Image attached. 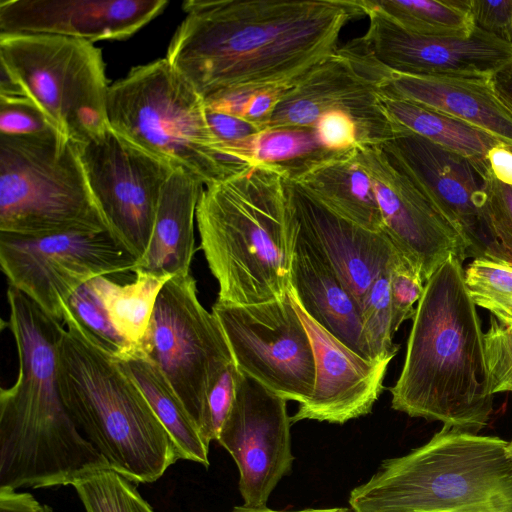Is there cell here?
Masks as SVG:
<instances>
[{"label": "cell", "instance_id": "obj_27", "mask_svg": "<svg viewBox=\"0 0 512 512\" xmlns=\"http://www.w3.org/2000/svg\"><path fill=\"white\" fill-rule=\"evenodd\" d=\"M114 360L119 368L138 385L175 442L181 459L208 467L209 445L202 438L197 426L160 369L136 352L122 358H114Z\"/></svg>", "mask_w": 512, "mask_h": 512}, {"label": "cell", "instance_id": "obj_21", "mask_svg": "<svg viewBox=\"0 0 512 512\" xmlns=\"http://www.w3.org/2000/svg\"><path fill=\"white\" fill-rule=\"evenodd\" d=\"M299 234L328 262L361 302L400 252L384 231H373L336 214L288 175Z\"/></svg>", "mask_w": 512, "mask_h": 512}, {"label": "cell", "instance_id": "obj_24", "mask_svg": "<svg viewBox=\"0 0 512 512\" xmlns=\"http://www.w3.org/2000/svg\"><path fill=\"white\" fill-rule=\"evenodd\" d=\"M204 188L182 169L171 174L160 196L148 251L136 270L170 277L190 273L195 251L194 221Z\"/></svg>", "mask_w": 512, "mask_h": 512}, {"label": "cell", "instance_id": "obj_42", "mask_svg": "<svg viewBox=\"0 0 512 512\" xmlns=\"http://www.w3.org/2000/svg\"><path fill=\"white\" fill-rule=\"evenodd\" d=\"M287 90H259L252 92L245 103L241 118L256 124L262 131Z\"/></svg>", "mask_w": 512, "mask_h": 512}, {"label": "cell", "instance_id": "obj_48", "mask_svg": "<svg viewBox=\"0 0 512 512\" xmlns=\"http://www.w3.org/2000/svg\"><path fill=\"white\" fill-rule=\"evenodd\" d=\"M510 512H512V511H510Z\"/></svg>", "mask_w": 512, "mask_h": 512}, {"label": "cell", "instance_id": "obj_33", "mask_svg": "<svg viewBox=\"0 0 512 512\" xmlns=\"http://www.w3.org/2000/svg\"><path fill=\"white\" fill-rule=\"evenodd\" d=\"M468 293L476 306L489 310L500 322L512 323V266L475 258L464 270Z\"/></svg>", "mask_w": 512, "mask_h": 512}, {"label": "cell", "instance_id": "obj_36", "mask_svg": "<svg viewBox=\"0 0 512 512\" xmlns=\"http://www.w3.org/2000/svg\"><path fill=\"white\" fill-rule=\"evenodd\" d=\"M393 333L416 312L414 304L421 299L425 281L420 272L399 252L389 269Z\"/></svg>", "mask_w": 512, "mask_h": 512}, {"label": "cell", "instance_id": "obj_2", "mask_svg": "<svg viewBox=\"0 0 512 512\" xmlns=\"http://www.w3.org/2000/svg\"><path fill=\"white\" fill-rule=\"evenodd\" d=\"M7 326L18 353V376L0 391V488L72 485L110 468L80 433L59 387L61 321L8 287Z\"/></svg>", "mask_w": 512, "mask_h": 512}, {"label": "cell", "instance_id": "obj_11", "mask_svg": "<svg viewBox=\"0 0 512 512\" xmlns=\"http://www.w3.org/2000/svg\"><path fill=\"white\" fill-rule=\"evenodd\" d=\"M0 265L10 286L63 323L66 304L81 285L99 276L134 273L138 259L110 231L0 232Z\"/></svg>", "mask_w": 512, "mask_h": 512}, {"label": "cell", "instance_id": "obj_18", "mask_svg": "<svg viewBox=\"0 0 512 512\" xmlns=\"http://www.w3.org/2000/svg\"><path fill=\"white\" fill-rule=\"evenodd\" d=\"M369 25L359 39L367 53L392 73L419 76H492L512 63V43L478 28L466 37L409 32L361 0Z\"/></svg>", "mask_w": 512, "mask_h": 512}, {"label": "cell", "instance_id": "obj_26", "mask_svg": "<svg viewBox=\"0 0 512 512\" xmlns=\"http://www.w3.org/2000/svg\"><path fill=\"white\" fill-rule=\"evenodd\" d=\"M380 106L396 129L410 132L475 161H487L488 152L503 144L490 134L450 115L418 103L379 93Z\"/></svg>", "mask_w": 512, "mask_h": 512}, {"label": "cell", "instance_id": "obj_5", "mask_svg": "<svg viewBox=\"0 0 512 512\" xmlns=\"http://www.w3.org/2000/svg\"><path fill=\"white\" fill-rule=\"evenodd\" d=\"M348 501L352 512H510V441L443 427L382 461Z\"/></svg>", "mask_w": 512, "mask_h": 512}, {"label": "cell", "instance_id": "obj_3", "mask_svg": "<svg viewBox=\"0 0 512 512\" xmlns=\"http://www.w3.org/2000/svg\"><path fill=\"white\" fill-rule=\"evenodd\" d=\"M412 319L404 365L390 388L392 408L477 434L488 424L494 395L463 262L451 256L432 274Z\"/></svg>", "mask_w": 512, "mask_h": 512}, {"label": "cell", "instance_id": "obj_9", "mask_svg": "<svg viewBox=\"0 0 512 512\" xmlns=\"http://www.w3.org/2000/svg\"><path fill=\"white\" fill-rule=\"evenodd\" d=\"M0 65L74 144L108 126L109 86L102 51L93 43L56 35L0 34Z\"/></svg>", "mask_w": 512, "mask_h": 512}, {"label": "cell", "instance_id": "obj_47", "mask_svg": "<svg viewBox=\"0 0 512 512\" xmlns=\"http://www.w3.org/2000/svg\"><path fill=\"white\" fill-rule=\"evenodd\" d=\"M510 450H511V453H512V440L510 441Z\"/></svg>", "mask_w": 512, "mask_h": 512}, {"label": "cell", "instance_id": "obj_37", "mask_svg": "<svg viewBox=\"0 0 512 512\" xmlns=\"http://www.w3.org/2000/svg\"><path fill=\"white\" fill-rule=\"evenodd\" d=\"M486 212L504 262L512 266V186L488 179Z\"/></svg>", "mask_w": 512, "mask_h": 512}, {"label": "cell", "instance_id": "obj_23", "mask_svg": "<svg viewBox=\"0 0 512 512\" xmlns=\"http://www.w3.org/2000/svg\"><path fill=\"white\" fill-rule=\"evenodd\" d=\"M290 285L311 318L363 358L376 360L365 339L359 302L298 229Z\"/></svg>", "mask_w": 512, "mask_h": 512}, {"label": "cell", "instance_id": "obj_39", "mask_svg": "<svg viewBox=\"0 0 512 512\" xmlns=\"http://www.w3.org/2000/svg\"><path fill=\"white\" fill-rule=\"evenodd\" d=\"M241 371L235 362L221 374L209 392L206 408V422L202 437L206 444L216 441L219 431L232 407Z\"/></svg>", "mask_w": 512, "mask_h": 512}, {"label": "cell", "instance_id": "obj_20", "mask_svg": "<svg viewBox=\"0 0 512 512\" xmlns=\"http://www.w3.org/2000/svg\"><path fill=\"white\" fill-rule=\"evenodd\" d=\"M167 0H1L0 34L123 40L163 12Z\"/></svg>", "mask_w": 512, "mask_h": 512}, {"label": "cell", "instance_id": "obj_4", "mask_svg": "<svg viewBox=\"0 0 512 512\" xmlns=\"http://www.w3.org/2000/svg\"><path fill=\"white\" fill-rule=\"evenodd\" d=\"M288 175L257 163L205 186L196 222L217 301L251 305L289 292L297 221Z\"/></svg>", "mask_w": 512, "mask_h": 512}, {"label": "cell", "instance_id": "obj_15", "mask_svg": "<svg viewBox=\"0 0 512 512\" xmlns=\"http://www.w3.org/2000/svg\"><path fill=\"white\" fill-rule=\"evenodd\" d=\"M462 237L468 258L504 262L487 212V161L479 162L406 132L380 144Z\"/></svg>", "mask_w": 512, "mask_h": 512}, {"label": "cell", "instance_id": "obj_7", "mask_svg": "<svg viewBox=\"0 0 512 512\" xmlns=\"http://www.w3.org/2000/svg\"><path fill=\"white\" fill-rule=\"evenodd\" d=\"M106 112L115 132L204 186L248 167L224 153L203 98L166 58L133 67L110 85Z\"/></svg>", "mask_w": 512, "mask_h": 512}, {"label": "cell", "instance_id": "obj_1", "mask_svg": "<svg viewBox=\"0 0 512 512\" xmlns=\"http://www.w3.org/2000/svg\"><path fill=\"white\" fill-rule=\"evenodd\" d=\"M166 59L204 101L288 90L338 49L361 0H188Z\"/></svg>", "mask_w": 512, "mask_h": 512}, {"label": "cell", "instance_id": "obj_44", "mask_svg": "<svg viewBox=\"0 0 512 512\" xmlns=\"http://www.w3.org/2000/svg\"><path fill=\"white\" fill-rule=\"evenodd\" d=\"M493 177L508 186H512V148L505 144L493 147L486 157Z\"/></svg>", "mask_w": 512, "mask_h": 512}, {"label": "cell", "instance_id": "obj_29", "mask_svg": "<svg viewBox=\"0 0 512 512\" xmlns=\"http://www.w3.org/2000/svg\"><path fill=\"white\" fill-rule=\"evenodd\" d=\"M403 29L425 36L466 37L474 30L470 0H365Z\"/></svg>", "mask_w": 512, "mask_h": 512}, {"label": "cell", "instance_id": "obj_34", "mask_svg": "<svg viewBox=\"0 0 512 512\" xmlns=\"http://www.w3.org/2000/svg\"><path fill=\"white\" fill-rule=\"evenodd\" d=\"M389 271L379 275L361 302L365 339L376 360L391 361L398 351L393 343Z\"/></svg>", "mask_w": 512, "mask_h": 512}, {"label": "cell", "instance_id": "obj_38", "mask_svg": "<svg viewBox=\"0 0 512 512\" xmlns=\"http://www.w3.org/2000/svg\"><path fill=\"white\" fill-rule=\"evenodd\" d=\"M52 130L55 129L27 97H0L1 135L26 136Z\"/></svg>", "mask_w": 512, "mask_h": 512}, {"label": "cell", "instance_id": "obj_14", "mask_svg": "<svg viewBox=\"0 0 512 512\" xmlns=\"http://www.w3.org/2000/svg\"><path fill=\"white\" fill-rule=\"evenodd\" d=\"M387 72L355 38L285 91L265 130L315 128L325 112L340 110L355 121L359 144H382L396 135L379 102V84Z\"/></svg>", "mask_w": 512, "mask_h": 512}, {"label": "cell", "instance_id": "obj_43", "mask_svg": "<svg viewBox=\"0 0 512 512\" xmlns=\"http://www.w3.org/2000/svg\"><path fill=\"white\" fill-rule=\"evenodd\" d=\"M0 512H52V509L48 505L40 504L28 492H17L15 489L2 487Z\"/></svg>", "mask_w": 512, "mask_h": 512}, {"label": "cell", "instance_id": "obj_16", "mask_svg": "<svg viewBox=\"0 0 512 512\" xmlns=\"http://www.w3.org/2000/svg\"><path fill=\"white\" fill-rule=\"evenodd\" d=\"M291 425L287 401L241 372L216 441L236 463L243 506L266 507L280 480L290 473Z\"/></svg>", "mask_w": 512, "mask_h": 512}, {"label": "cell", "instance_id": "obj_45", "mask_svg": "<svg viewBox=\"0 0 512 512\" xmlns=\"http://www.w3.org/2000/svg\"><path fill=\"white\" fill-rule=\"evenodd\" d=\"M496 90L512 104V63L492 75Z\"/></svg>", "mask_w": 512, "mask_h": 512}, {"label": "cell", "instance_id": "obj_32", "mask_svg": "<svg viewBox=\"0 0 512 512\" xmlns=\"http://www.w3.org/2000/svg\"><path fill=\"white\" fill-rule=\"evenodd\" d=\"M66 323L75 325L114 358H122L134 351L112 326L90 280L69 298L63 313V324Z\"/></svg>", "mask_w": 512, "mask_h": 512}, {"label": "cell", "instance_id": "obj_13", "mask_svg": "<svg viewBox=\"0 0 512 512\" xmlns=\"http://www.w3.org/2000/svg\"><path fill=\"white\" fill-rule=\"evenodd\" d=\"M75 145L109 231L139 263L151 242L163 187L176 169L110 126Z\"/></svg>", "mask_w": 512, "mask_h": 512}, {"label": "cell", "instance_id": "obj_35", "mask_svg": "<svg viewBox=\"0 0 512 512\" xmlns=\"http://www.w3.org/2000/svg\"><path fill=\"white\" fill-rule=\"evenodd\" d=\"M483 345L490 393L512 392V323L491 316Z\"/></svg>", "mask_w": 512, "mask_h": 512}, {"label": "cell", "instance_id": "obj_28", "mask_svg": "<svg viewBox=\"0 0 512 512\" xmlns=\"http://www.w3.org/2000/svg\"><path fill=\"white\" fill-rule=\"evenodd\" d=\"M131 283L118 284L107 276L90 280L117 333L134 349L146 336L158 295L170 276L144 270Z\"/></svg>", "mask_w": 512, "mask_h": 512}, {"label": "cell", "instance_id": "obj_40", "mask_svg": "<svg viewBox=\"0 0 512 512\" xmlns=\"http://www.w3.org/2000/svg\"><path fill=\"white\" fill-rule=\"evenodd\" d=\"M315 130L322 145L331 151H346L359 144L355 121L340 110L327 111L321 115Z\"/></svg>", "mask_w": 512, "mask_h": 512}, {"label": "cell", "instance_id": "obj_19", "mask_svg": "<svg viewBox=\"0 0 512 512\" xmlns=\"http://www.w3.org/2000/svg\"><path fill=\"white\" fill-rule=\"evenodd\" d=\"M290 296L310 337L315 358L313 392L299 404L291 417L292 424L302 420L344 424L369 414L383 391L390 362L363 358L311 318L291 293Z\"/></svg>", "mask_w": 512, "mask_h": 512}, {"label": "cell", "instance_id": "obj_17", "mask_svg": "<svg viewBox=\"0 0 512 512\" xmlns=\"http://www.w3.org/2000/svg\"><path fill=\"white\" fill-rule=\"evenodd\" d=\"M355 157L369 176L383 220V231L426 281L451 256L464 262L460 234L381 145L358 144Z\"/></svg>", "mask_w": 512, "mask_h": 512}, {"label": "cell", "instance_id": "obj_10", "mask_svg": "<svg viewBox=\"0 0 512 512\" xmlns=\"http://www.w3.org/2000/svg\"><path fill=\"white\" fill-rule=\"evenodd\" d=\"M133 352L160 369L202 436L209 392L234 360L218 319L198 298L191 273L164 284L148 332Z\"/></svg>", "mask_w": 512, "mask_h": 512}, {"label": "cell", "instance_id": "obj_25", "mask_svg": "<svg viewBox=\"0 0 512 512\" xmlns=\"http://www.w3.org/2000/svg\"><path fill=\"white\" fill-rule=\"evenodd\" d=\"M354 148L332 152L289 177L341 217L366 229L383 231L372 182L357 162Z\"/></svg>", "mask_w": 512, "mask_h": 512}, {"label": "cell", "instance_id": "obj_12", "mask_svg": "<svg viewBox=\"0 0 512 512\" xmlns=\"http://www.w3.org/2000/svg\"><path fill=\"white\" fill-rule=\"evenodd\" d=\"M212 312L243 374L286 401L300 404L311 396L314 352L289 292L251 305L216 301Z\"/></svg>", "mask_w": 512, "mask_h": 512}, {"label": "cell", "instance_id": "obj_30", "mask_svg": "<svg viewBox=\"0 0 512 512\" xmlns=\"http://www.w3.org/2000/svg\"><path fill=\"white\" fill-rule=\"evenodd\" d=\"M332 152L320 142L315 128H272L256 134L249 147L251 164L284 168L289 176Z\"/></svg>", "mask_w": 512, "mask_h": 512}, {"label": "cell", "instance_id": "obj_8", "mask_svg": "<svg viewBox=\"0 0 512 512\" xmlns=\"http://www.w3.org/2000/svg\"><path fill=\"white\" fill-rule=\"evenodd\" d=\"M109 231L76 145L56 130L0 134V232Z\"/></svg>", "mask_w": 512, "mask_h": 512}, {"label": "cell", "instance_id": "obj_6", "mask_svg": "<svg viewBox=\"0 0 512 512\" xmlns=\"http://www.w3.org/2000/svg\"><path fill=\"white\" fill-rule=\"evenodd\" d=\"M58 381L80 433L109 467L134 483H151L181 459L172 437L113 356L66 323Z\"/></svg>", "mask_w": 512, "mask_h": 512}, {"label": "cell", "instance_id": "obj_31", "mask_svg": "<svg viewBox=\"0 0 512 512\" xmlns=\"http://www.w3.org/2000/svg\"><path fill=\"white\" fill-rule=\"evenodd\" d=\"M73 487L86 512H154L134 482L111 468L94 471Z\"/></svg>", "mask_w": 512, "mask_h": 512}, {"label": "cell", "instance_id": "obj_22", "mask_svg": "<svg viewBox=\"0 0 512 512\" xmlns=\"http://www.w3.org/2000/svg\"><path fill=\"white\" fill-rule=\"evenodd\" d=\"M492 76H419L390 71L379 93L409 100L466 122L512 148V104Z\"/></svg>", "mask_w": 512, "mask_h": 512}, {"label": "cell", "instance_id": "obj_41", "mask_svg": "<svg viewBox=\"0 0 512 512\" xmlns=\"http://www.w3.org/2000/svg\"><path fill=\"white\" fill-rule=\"evenodd\" d=\"M474 27L512 43V0H470Z\"/></svg>", "mask_w": 512, "mask_h": 512}, {"label": "cell", "instance_id": "obj_46", "mask_svg": "<svg viewBox=\"0 0 512 512\" xmlns=\"http://www.w3.org/2000/svg\"><path fill=\"white\" fill-rule=\"evenodd\" d=\"M230 512H352L351 509L346 507H333V508H308L302 510H294V511H279L273 510L266 507L252 508L246 506L235 507Z\"/></svg>", "mask_w": 512, "mask_h": 512}]
</instances>
